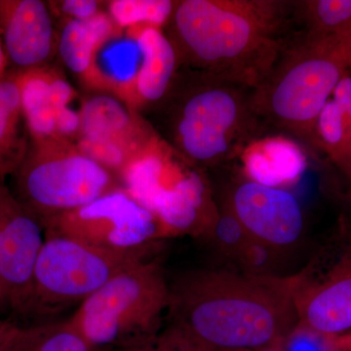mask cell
<instances>
[{
  "mask_svg": "<svg viewBox=\"0 0 351 351\" xmlns=\"http://www.w3.org/2000/svg\"><path fill=\"white\" fill-rule=\"evenodd\" d=\"M165 317L159 338L178 351H263L283 339L300 316L280 287L201 270L169 284Z\"/></svg>",
  "mask_w": 351,
  "mask_h": 351,
  "instance_id": "cell-1",
  "label": "cell"
},
{
  "mask_svg": "<svg viewBox=\"0 0 351 351\" xmlns=\"http://www.w3.org/2000/svg\"><path fill=\"white\" fill-rule=\"evenodd\" d=\"M289 4L267 0H184L169 21L178 56L195 71L256 89L289 43Z\"/></svg>",
  "mask_w": 351,
  "mask_h": 351,
  "instance_id": "cell-2",
  "label": "cell"
},
{
  "mask_svg": "<svg viewBox=\"0 0 351 351\" xmlns=\"http://www.w3.org/2000/svg\"><path fill=\"white\" fill-rule=\"evenodd\" d=\"M351 71V32L307 34L289 41L269 75L255 90L253 108L260 121L311 137L321 110Z\"/></svg>",
  "mask_w": 351,
  "mask_h": 351,
  "instance_id": "cell-3",
  "label": "cell"
},
{
  "mask_svg": "<svg viewBox=\"0 0 351 351\" xmlns=\"http://www.w3.org/2000/svg\"><path fill=\"white\" fill-rule=\"evenodd\" d=\"M176 93L171 108V140L184 160L213 165L243 152L258 119L254 88L195 71Z\"/></svg>",
  "mask_w": 351,
  "mask_h": 351,
  "instance_id": "cell-4",
  "label": "cell"
},
{
  "mask_svg": "<svg viewBox=\"0 0 351 351\" xmlns=\"http://www.w3.org/2000/svg\"><path fill=\"white\" fill-rule=\"evenodd\" d=\"M168 298L169 284L163 270L144 260L113 276L69 319L95 350H125L157 336Z\"/></svg>",
  "mask_w": 351,
  "mask_h": 351,
  "instance_id": "cell-5",
  "label": "cell"
},
{
  "mask_svg": "<svg viewBox=\"0 0 351 351\" xmlns=\"http://www.w3.org/2000/svg\"><path fill=\"white\" fill-rule=\"evenodd\" d=\"M11 177V193L43 226L119 186L112 172L63 140L32 144Z\"/></svg>",
  "mask_w": 351,
  "mask_h": 351,
  "instance_id": "cell-6",
  "label": "cell"
},
{
  "mask_svg": "<svg viewBox=\"0 0 351 351\" xmlns=\"http://www.w3.org/2000/svg\"><path fill=\"white\" fill-rule=\"evenodd\" d=\"M145 256L112 253L69 237L45 235L22 319L43 322L69 307L80 306Z\"/></svg>",
  "mask_w": 351,
  "mask_h": 351,
  "instance_id": "cell-7",
  "label": "cell"
},
{
  "mask_svg": "<svg viewBox=\"0 0 351 351\" xmlns=\"http://www.w3.org/2000/svg\"><path fill=\"white\" fill-rule=\"evenodd\" d=\"M45 235H60L100 250L145 255L165 237L158 219L123 188L112 189L84 206L51 219Z\"/></svg>",
  "mask_w": 351,
  "mask_h": 351,
  "instance_id": "cell-8",
  "label": "cell"
},
{
  "mask_svg": "<svg viewBox=\"0 0 351 351\" xmlns=\"http://www.w3.org/2000/svg\"><path fill=\"white\" fill-rule=\"evenodd\" d=\"M45 241L43 226L0 181V316L21 319Z\"/></svg>",
  "mask_w": 351,
  "mask_h": 351,
  "instance_id": "cell-9",
  "label": "cell"
},
{
  "mask_svg": "<svg viewBox=\"0 0 351 351\" xmlns=\"http://www.w3.org/2000/svg\"><path fill=\"white\" fill-rule=\"evenodd\" d=\"M230 212L248 237L265 247L291 246L304 230V215L294 196L284 189L253 181L242 182L235 189Z\"/></svg>",
  "mask_w": 351,
  "mask_h": 351,
  "instance_id": "cell-10",
  "label": "cell"
},
{
  "mask_svg": "<svg viewBox=\"0 0 351 351\" xmlns=\"http://www.w3.org/2000/svg\"><path fill=\"white\" fill-rule=\"evenodd\" d=\"M0 36L14 71L44 66L54 43L47 5L40 0H0Z\"/></svg>",
  "mask_w": 351,
  "mask_h": 351,
  "instance_id": "cell-11",
  "label": "cell"
},
{
  "mask_svg": "<svg viewBox=\"0 0 351 351\" xmlns=\"http://www.w3.org/2000/svg\"><path fill=\"white\" fill-rule=\"evenodd\" d=\"M138 52L134 95L140 101H160L174 82L179 56L169 36L160 27L140 25L129 29Z\"/></svg>",
  "mask_w": 351,
  "mask_h": 351,
  "instance_id": "cell-12",
  "label": "cell"
},
{
  "mask_svg": "<svg viewBox=\"0 0 351 351\" xmlns=\"http://www.w3.org/2000/svg\"><path fill=\"white\" fill-rule=\"evenodd\" d=\"M206 189L195 173H182L161 191L149 211L158 219L165 235L197 232L203 223Z\"/></svg>",
  "mask_w": 351,
  "mask_h": 351,
  "instance_id": "cell-13",
  "label": "cell"
},
{
  "mask_svg": "<svg viewBox=\"0 0 351 351\" xmlns=\"http://www.w3.org/2000/svg\"><path fill=\"white\" fill-rule=\"evenodd\" d=\"M243 154L251 181L263 186L278 188L294 181L306 167V158L299 145L281 136L252 142Z\"/></svg>",
  "mask_w": 351,
  "mask_h": 351,
  "instance_id": "cell-14",
  "label": "cell"
},
{
  "mask_svg": "<svg viewBox=\"0 0 351 351\" xmlns=\"http://www.w3.org/2000/svg\"><path fill=\"white\" fill-rule=\"evenodd\" d=\"M20 90L23 119L32 144L59 140L57 117L59 110L53 96L52 71L41 68L13 71Z\"/></svg>",
  "mask_w": 351,
  "mask_h": 351,
  "instance_id": "cell-15",
  "label": "cell"
},
{
  "mask_svg": "<svg viewBox=\"0 0 351 351\" xmlns=\"http://www.w3.org/2000/svg\"><path fill=\"white\" fill-rule=\"evenodd\" d=\"M115 25L103 12L89 20L68 19L58 43V52L66 68L84 77L91 75L97 55L114 36Z\"/></svg>",
  "mask_w": 351,
  "mask_h": 351,
  "instance_id": "cell-16",
  "label": "cell"
},
{
  "mask_svg": "<svg viewBox=\"0 0 351 351\" xmlns=\"http://www.w3.org/2000/svg\"><path fill=\"white\" fill-rule=\"evenodd\" d=\"M80 137L92 140H117L145 145V138L136 127L128 108L112 97L99 95L83 103L80 110Z\"/></svg>",
  "mask_w": 351,
  "mask_h": 351,
  "instance_id": "cell-17",
  "label": "cell"
},
{
  "mask_svg": "<svg viewBox=\"0 0 351 351\" xmlns=\"http://www.w3.org/2000/svg\"><path fill=\"white\" fill-rule=\"evenodd\" d=\"M20 90L13 73L0 76V181L11 177L29 147L23 133Z\"/></svg>",
  "mask_w": 351,
  "mask_h": 351,
  "instance_id": "cell-18",
  "label": "cell"
},
{
  "mask_svg": "<svg viewBox=\"0 0 351 351\" xmlns=\"http://www.w3.org/2000/svg\"><path fill=\"white\" fill-rule=\"evenodd\" d=\"M299 316L314 334L336 335L351 329V276L318 290Z\"/></svg>",
  "mask_w": 351,
  "mask_h": 351,
  "instance_id": "cell-19",
  "label": "cell"
},
{
  "mask_svg": "<svg viewBox=\"0 0 351 351\" xmlns=\"http://www.w3.org/2000/svg\"><path fill=\"white\" fill-rule=\"evenodd\" d=\"M6 351H99L85 341L71 323L43 321L20 325Z\"/></svg>",
  "mask_w": 351,
  "mask_h": 351,
  "instance_id": "cell-20",
  "label": "cell"
},
{
  "mask_svg": "<svg viewBox=\"0 0 351 351\" xmlns=\"http://www.w3.org/2000/svg\"><path fill=\"white\" fill-rule=\"evenodd\" d=\"M174 5L167 0H114L108 4V15L119 27H160L169 21Z\"/></svg>",
  "mask_w": 351,
  "mask_h": 351,
  "instance_id": "cell-21",
  "label": "cell"
},
{
  "mask_svg": "<svg viewBox=\"0 0 351 351\" xmlns=\"http://www.w3.org/2000/svg\"><path fill=\"white\" fill-rule=\"evenodd\" d=\"M308 34L326 36L351 32V0H316L301 5Z\"/></svg>",
  "mask_w": 351,
  "mask_h": 351,
  "instance_id": "cell-22",
  "label": "cell"
},
{
  "mask_svg": "<svg viewBox=\"0 0 351 351\" xmlns=\"http://www.w3.org/2000/svg\"><path fill=\"white\" fill-rule=\"evenodd\" d=\"M316 132L332 154H343L351 147L346 113L332 100L328 101L321 110L316 122Z\"/></svg>",
  "mask_w": 351,
  "mask_h": 351,
  "instance_id": "cell-23",
  "label": "cell"
},
{
  "mask_svg": "<svg viewBox=\"0 0 351 351\" xmlns=\"http://www.w3.org/2000/svg\"><path fill=\"white\" fill-rule=\"evenodd\" d=\"M216 234L219 241L226 246H237L241 239L248 237L244 228L232 213L223 215L216 223Z\"/></svg>",
  "mask_w": 351,
  "mask_h": 351,
  "instance_id": "cell-24",
  "label": "cell"
},
{
  "mask_svg": "<svg viewBox=\"0 0 351 351\" xmlns=\"http://www.w3.org/2000/svg\"><path fill=\"white\" fill-rule=\"evenodd\" d=\"M60 6L69 19L89 20L100 13L99 2L94 0H66Z\"/></svg>",
  "mask_w": 351,
  "mask_h": 351,
  "instance_id": "cell-25",
  "label": "cell"
},
{
  "mask_svg": "<svg viewBox=\"0 0 351 351\" xmlns=\"http://www.w3.org/2000/svg\"><path fill=\"white\" fill-rule=\"evenodd\" d=\"M332 95V101L346 113V117L351 108V76H343L337 84Z\"/></svg>",
  "mask_w": 351,
  "mask_h": 351,
  "instance_id": "cell-26",
  "label": "cell"
},
{
  "mask_svg": "<svg viewBox=\"0 0 351 351\" xmlns=\"http://www.w3.org/2000/svg\"><path fill=\"white\" fill-rule=\"evenodd\" d=\"M288 351H327L319 339L311 335H300L293 339Z\"/></svg>",
  "mask_w": 351,
  "mask_h": 351,
  "instance_id": "cell-27",
  "label": "cell"
},
{
  "mask_svg": "<svg viewBox=\"0 0 351 351\" xmlns=\"http://www.w3.org/2000/svg\"><path fill=\"white\" fill-rule=\"evenodd\" d=\"M19 328L15 321L0 316V351L7 350Z\"/></svg>",
  "mask_w": 351,
  "mask_h": 351,
  "instance_id": "cell-28",
  "label": "cell"
},
{
  "mask_svg": "<svg viewBox=\"0 0 351 351\" xmlns=\"http://www.w3.org/2000/svg\"><path fill=\"white\" fill-rule=\"evenodd\" d=\"M123 351H178L174 348L166 343L163 339L156 336L154 338L147 339L143 343H138L130 348H127Z\"/></svg>",
  "mask_w": 351,
  "mask_h": 351,
  "instance_id": "cell-29",
  "label": "cell"
},
{
  "mask_svg": "<svg viewBox=\"0 0 351 351\" xmlns=\"http://www.w3.org/2000/svg\"><path fill=\"white\" fill-rule=\"evenodd\" d=\"M7 59L2 45L1 36H0V76L5 75L7 68Z\"/></svg>",
  "mask_w": 351,
  "mask_h": 351,
  "instance_id": "cell-30",
  "label": "cell"
},
{
  "mask_svg": "<svg viewBox=\"0 0 351 351\" xmlns=\"http://www.w3.org/2000/svg\"><path fill=\"white\" fill-rule=\"evenodd\" d=\"M346 123H348V133L351 138V108L348 110V114H346Z\"/></svg>",
  "mask_w": 351,
  "mask_h": 351,
  "instance_id": "cell-31",
  "label": "cell"
},
{
  "mask_svg": "<svg viewBox=\"0 0 351 351\" xmlns=\"http://www.w3.org/2000/svg\"><path fill=\"white\" fill-rule=\"evenodd\" d=\"M263 351H276V350H263Z\"/></svg>",
  "mask_w": 351,
  "mask_h": 351,
  "instance_id": "cell-32",
  "label": "cell"
}]
</instances>
